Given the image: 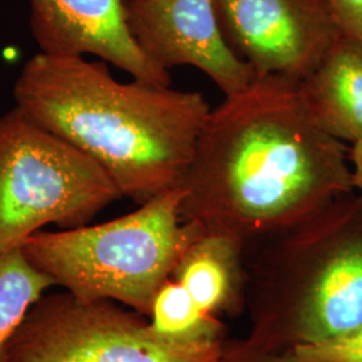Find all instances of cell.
Instances as JSON below:
<instances>
[{
  "instance_id": "cell-7",
  "label": "cell",
  "mask_w": 362,
  "mask_h": 362,
  "mask_svg": "<svg viewBox=\"0 0 362 362\" xmlns=\"http://www.w3.org/2000/svg\"><path fill=\"white\" fill-rule=\"evenodd\" d=\"M223 37L257 76L305 79L341 38L322 0H214Z\"/></svg>"
},
{
  "instance_id": "cell-8",
  "label": "cell",
  "mask_w": 362,
  "mask_h": 362,
  "mask_svg": "<svg viewBox=\"0 0 362 362\" xmlns=\"http://www.w3.org/2000/svg\"><path fill=\"white\" fill-rule=\"evenodd\" d=\"M130 34L156 65L194 66L226 95L255 77L223 37L214 0H125Z\"/></svg>"
},
{
  "instance_id": "cell-1",
  "label": "cell",
  "mask_w": 362,
  "mask_h": 362,
  "mask_svg": "<svg viewBox=\"0 0 362 362\" xmlns=\"http://www.w3.org/2000/svg\"><path fill=\"white\" fill-rule=\"evenodd\" d=\"M180 215L246 245L287 233L353 188L349 148L320 125L299 79L257 76L209 112Z\"/></svg>"
},
{
  "instance_id": "cell-11",
  "label": "cell",
  "mask_w": 362,
  "mask_h": 362,
  "mask_svg": "<svg viewBox=\"0 0 362 362\" xmlns=\"http://www.w3.org/2000/svg\"><path fill=\"white\" fill-rule=\"evenodd\" d=\"M243 243L223 233H206L189 247L173 276L209 314L227 302L238 272Z\"/></svg>"
},
{
  "instance_id": "cell-2",
  "label": "cell",
  "mask_w": 362,
  "mask_h": 362,
  "mask_svg": "<svg viewBox=\"0 0 362 362\" xmlns=\"http://www.w3.org/2000/svg\"><path fill=\"white\" fill-rule=\"evenodd\" d=\"M13 98L42 128L90 156L140 206L180 188L211 112L197 91L122 83L104 61L43 52L22 67Z\"/></svg>"
},
{
  "instance_id": "cell-10",
  "label": "cell",
  "mask_w": 362,
  "mask_h": 362,
  "mask_svg": "<svg viewBox=\"0 0 362 362\" xmlns=\"http://www.w3.org/2000/svg\"><path fill=\"white\" fill-rule=\"evenodd\" d=\"M300 85L329 134L342 143L362 141V45L341 37Z\"/></svg>"
},
{
  "instance_id": "cell-6",
  "label": "cell",
  "mask_w": 362,
  "mask_h": 362,
  "mask_svg": "<svg viewBox=\"0 0 362 362\" xmlns=\"http://www.w3.org/2000/svg\"><path fill=\"white\" fill-rule=\"evenodd\" d=\"M303 264L308 290L299 313L300 342H318L362 325V194H342L278 236Z\"/></svg>"
},
{
  "instance_id": "cell-16",
  "label": "cell",
  "mask_w": 362,
  "mask_h": 362,
  "mask_svg": "<svg viewBox=\"0 0 362 362\" xmlns=\"http://www.w3.org/2000/svg\"><path fill=\"white\" fill-rule=\"evenodd\" d=\"M349 161L351 167L353 188L362 194V141L351 144L349 148Z\"/></svg>"
},
{
  "instance_id": "cell-15",
  "label": "cell",
  "mask_w": 362,
  "mask_h": 362,
  "mask_svg": "<svg viewBox=\"0 0 362 362\" xmlns=\"http://www.w3.org/2000/svg\"><path fill=\"white\" fill-rule=\"evenodd\" d=\"M342 37L362 45V0H322Z\"/></svg>"
},
{
  "instance_id": "cell-9",
  "label": "cell",
  "mask_w": 362,
  "mask_h": 362,
  "mask_svg": "<svg viewBox=\"0 0 362 362\" xmlns=\"http://www.w3.org/2000/svg\"><path fill=\"white\" fill-rule=\"evenodd\" d=\"M30 28L40 52L95 55L133 79L170 86L168 70L151 61L130 34L125 0H28Z\"/></svg>"
},
{
  "instance_id": "cell-3",
  "label": "cell",
  "mask_w": 362,
  "mask_h": 362,
  "mask_svg": "<svg viewBox=\"0 0 362 362\" xmlns=\"http://www.w3.org/2000/svg\"><path fill=\"white\" fill-rule=\"evenodd\" d=\"M182 188L160 194L139 209L97 226L39 233L22 245L27 259L83 300H118L151 314L157 291L182 255L207 233L181 219Z\"/></svg>"
},
{
  "instance_id": "cell-4",
  "label": "cell",
  "mask_w": 362,
  "mask_h": 362,
  "mask_svg": "<svg viewBox=\"0 0 362 362\" xmlns=\"http://www.w3.org/2000/svg\"><path fill=\"white\" fill-rule=\"evenodd\" d=\"M122 197L97 161L19 107L0 116V254L47 224L86 226Z\"/></svg>"
},
{
  "instance_id": "cell-5",
  "label": "cell",
  "mask_w": 362,
  "mask_h": 362,
  "mask_svg": "<svg viewBox=\"0 0 362 362\" xmlns=\"http://www.w3.org/2000/svg\"><path fill=\"white\" fill-rule=\"evenodd\" d=\"M6 362H220L158 341L136 315L110 300L70 293L43 297L13 337Z\"/></svg>"
},
{
  "instance_id": "cell-14",
  "label": "cell",
  "mask_w": 362,
  "mask_h": 362,
  "mask_svg": "<svg viewBox=\"0 0 362 362\" xmlns=\"http://www.w3.org/2000/svg\"><path fill=\"white\" fill-rule=\"evenodd\" d=\"M294 357L303 362H362V325L318 342H299Z\"/></svg>"
},
{
  "instance_id": "cell-17",
  "label": "cell",
  "mask_w": 362,
  "mask_h": 362,
  "mask_svg": "<svg viewBox=\"0 0 362 362\" xmlns=\"http://www.w3.org/2000/svg\"><path fill=\"white\" fill-rule=\"evenodd\" d=\"M272 362H303L300 361V360H298L297 357H291V358H286V360H278V361H272Z\"/></svg>"
},
{
  "instance_id": "cell-13",
  "label": "cell",
  "mask_w": 362,
  "mask_h": 362,
  "mask_svg": "<svg viewBox=\"0 0 362 362\" xmlns=\"http://www.w3.org/2000/svg\"><path fill=\"white\" fill-rule=\"evenodd\" d=\"M52 286V278L37 269L22 248L0 254V362H6L27 314Z\"/></svg>"
},
{
  "instance_id": "cell-12",
  "label": "cell",
  "mask_w": 362,
  "mask_h": 362,
  "mask_svg": "<svg viewBox=\"0 0 362 362\" xmlns=\"http://www.w3.org/2000/svg\"><path fill=\"white\" fill-rule=\"evenodd\" d=\"M149 315V330L163 344L188 353L219 354V325L179 282L168 279L160 287Z\"/></svg>"
}]
</instances>
